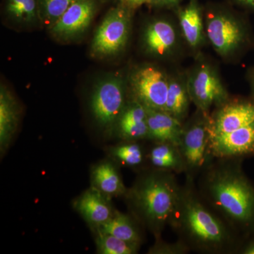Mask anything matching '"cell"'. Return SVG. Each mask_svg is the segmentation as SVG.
I'll use <instances>...</instances> for the list:
<instances>
[{
  "label": "cell",
  "instance_id": "6da1fadb",
  "mask_svg": "<svg viewBox=\"0 0 254 254\" xmlns=\"http://www.w3.org/2000/svg\"><path fill=\"white\" fill-rule=\"evenodd\" d=\"M169 225L190 250L198 253H237L242 245L240 235L205 202L191 179L186 178L181 186Z\"/></svg>",
  "mask_w": 254,
  "mask_h": 254
},
{
  "label": "cell",
  "instance_id": "7a4b0ae2",
  "mask_svg": "<svg viewBox=\"0 0 254 254\" xmlns=\"http://www.w3.org/2000/svg\"><path fill=\"white\" fill-rule=\"evenodd\" d=\"M203 172L199 192L203 199L239 235L254 233V186L241 158H217Z\"/></svg>",
  "mask_w": 254,
  "mask_h": 254
},
{
  "label": "cell",
  "instance_id": "3957f363",
  "mask_svg": "<svg viewBox=\"0 0 254 254\" xmlns=\"http://www.w3.org/2000/svg\"><path fill=\"white\" fill-rule=\"evenodd\" d=\"M181 186L176 174L153 169L137 179L125 197L133 215L155 239L162 237L176 208Z\"/></svg>",
  "mask_w": 254,
  "mask_h": 254
},
{
  "label": "cell",
  "instance_id": "277c9868",
  "mask_svg": "<svg viewBox=\"0 0 254 254\" xmlns=\"http://www.w3.org/2000/svg\"><path fill=\"white\" fill-rule=\"evenodd\" d=\"M210 116L198 110V115L183 124L179 148L181 152L186 178L194 180L213 163L210 147Z\"/></svg>",
  "mask_w": 254,
  "mask_h": 254
},
{
  "label": "cell",
  "instance_id": "5b68a950",
  "mask_svg": "<svg viewBox=\"0 0 254 254\" xmlns=\"http://www.w3.org/2000/svg\"><path fill=\"white\" fill-rule=\"evenodd\" d=\"M131 16L125 5L110 10L95 32L91 53L95 56H113L126 46L129 37Z\"/></svg>",
  "mask_w": 254,
  "mask_h": 254
},
{
  "label": "cell",
  "instance_id": "8992f818",
  "mask_svg": "<svg viewBox=\"0 0 254 254\" xmlns=\"http://www.w3.org/2000/svg\"><path fill=\"white\" fill-rule=\"evenodd\" d=\"M126 104L125 85L120 78L100 82L92 94V113L98 125L105 128L115 127Z\"/></svg>",
  "mask_w": 254,
  "mask_h": 254
},
{
  "label": "cell",
  "instance_id": "52a82bcc",
  "mask_svg": "<svg viewBox=\"0 0 254 254\" xmlns=\"http://www.w3.org/2000/svg\"><path fill=\"white\" fill-rule=\"evenodd\" d=\"M206 27L209 41L222 56L232 54L250 43L247 26L229 15H213L208 18Z\"/></svg>",
  "mask_w": 254,
  "mask_h": 254
},
{
  "label": "cell",
  "instance_id": "ba28073f",
  "mask_svg": "<svg viewBox=\"0 0 254 254\" xmlns=\"http://www.w3.org/2000/svg\"><path fill=\"white\" fill-rule=\"evenodd\" d=\"M190 100L197 109L208 114L213 106L228 101L225 87L211 66L203 64L197 68L187 82Z\"/></svg>",
  "mask_w": 254,
  "mask_h": 254
},
{
  "label": "cell",
  "instance_id": "9c48e42d",
  "mask_svg": "<svg viewBox=\"0 0 254 254\" xmlns=\"http://www.w3.org/2000/svg\"><path fill=\"white\" fill-rule=\"evenodd\" d=\"M133 99L145 108L165 111L169 79L163 71L154 66L139 68L132 75Z\"/></svg>",
  "mask_w": 254,
  "mask_h": 254
},
{
  "label": "cell",
  "instance_id": "30bf717a",
  "mask_svg": "<svg viewBox=\"0 0 254 254\" xmlns=\"http://www.w3.org/2000/svg\"><path fill=\"white\" fill-rule=\"evenodd\" d=\"M254 125V100L227 101L210 117V138Z\"/></svg>",
  "mask_w": 254,
  "mask_h": 254
},
{
  "label": "cell",
  "instance_id": "8fae6325",
  "mask_svg": "<svg viewBox=\"0 0 254 254\" xmlns=\"http://www.w3.org/2000/svg\"><path fill=\"white\" fill-rule=\"evenodd\" d=\"M95 10V0H75L59 21L49 30L59 39L76 38L89 27Z\"/></svg>",
  "mask_w": 254,
  "mask_h": 254
},
{
  "label": "cell",
  "instance_id": "7c38bea8",
  "mask_svg": "<svg viewBox=\"0 0 254 254\" xmlns=\"http://www.w3.org/2000/svg\"><path fill=\"white\" fill-rule=\"evenodd\" d=\"M215 158H242L254 155V125L210 138Z\"/></svg>",
  "mask_w": 254,
  "mask_h": 254
},
{
  "label": "cell",
  "instance_id": "4fadbf2b",
  "mask_svg": "<svg viewBox=\"0 0 254 254\" xmlns=\"http://www.w3.org/2000/svg\"><path fill=\"white\" fill-rule=\"evenodd\" d=\"M117 134L123 141L148 139L146 109L133 99L127 103L115 125Z\"/></svg>",
  "mask_w": 254,
  "mask_h": 254
},
{
  "label": "cell",
  "instance_id": "5bb4252c",
  "mask_svg": "<svg viewBox=\"0 0 254 254\" xmlns=\"http://www.w3.org/2000/svg\"><path fill=\"white\" fill-rule=\"evenodd\" d=\"M74 208L93 229L109 220L115 210L110 198L93 187L78 197Z\"/></svg>",
  "mask_w": 254,
  "mask_h": 254
},
{
  "label": "cell",
  "instance_id": "9a60e30c",
  "mask_svg": "<svg viewBox=\"0 0 254 254\" xmlns=\"http://www.w3.org/2000/svg\"><path fill=\"white\" fill-rule=\"evenodd\" d=\"M147 112L148 139L154 143H180L183 124L165 111L145 108Z\"/></svg>",
  "mask_w": 254,
  "mask_h": 254
},
{
  "label": "cell",
  "instance_id": "2e32d148",
  "mask_svg": "<svg viewBox=\"0 0 254 254\" xmlns=\"http://www.w3.org/2000/svg\"><path fill=\"white\" fill-rule=\"evenodd\" d=\"M143 43L145 49L151 54L164 56L173 51L176 46V31L169 21L156 20L147 26Z\"/></svg>",
  "mask_w": 254,
  "mask_h": 254
},
{
  "label": "cell",
  "instance_id": "e0dca14e",
  "mask_svg": "<svg viewBox=\"0 0 254 254\" xmlns=\"http://www.w3.org/2000/svg\"><path fill=\"white\" fill-rule=\"evenodd\" d=\"M91 187L108 198L125 196L127 190L115 164L103 161L93 167L91 175Z\"/></svg>",
  "mask_w": 254,
  "mask_h": 254
},
{
  "label": "cell",
  "instance_id": "ac0fdd59",
  "mask_svg": "<svg viewBox=\"0 0 254 254\" xmlns=\"http://www.w3.org/2000/svg\"><path fill=\"white\" fill-rule=\"evenodd\" d=\"M19 109L14 97L4 86L0 90V149H7L17 129Z\"/></svg>",
  "mask_w": 254,
  "mask_h": 254
},
{
  "label": "cell",
  "instance_id": "d6986e66",
  "mask_svg": "<svg viewBox=\"0 0 254 254\" xmlns=\"http://www.w3.org/2000/svg\"><path fill=\"white\" fill-rule=\"evenodd\" d=\"M136 218L115 210L112 218L105 223L95 227V232L109 234L130 243L141 246L142 236Z\"/></svg>",
  "mask_w": 254,
  "mask_h": 254
},
{
  "label": "cell",
  "instance_id": "ffe728a7",
  "mask_svg": "<svg viewBox=\"0 0 254 254\" xmlns=\"http://www.w3.org/2000/svg\"><path fill=\"white\" fill-rule=\"evenodd\" d=\"M147 158L155 170L185 174V163L178 145L169 142L154 143Z\"/></svg>",
  "mask_w": 254,
  "mask_h": 254
},
{
  "label": "cell",
  "instance_id": "44dd1931",
  "mask_svg": "<svg viewBox=\"0 0 254 254\" xmlns=\"http://www.w3.org/2000/svg\"><path fill=\"white\" fill-rule=\"evenodd\" d=\"M180 27L189 46L197 48L203 41V24L198 6L191 2L180 13Z\"/></svg>",
  "mask_w": 254,
  "mask_h": 254
},
{
  "label": "cell",
  "instance_id": "7402d4cb",
  "mask_svg": "<svg viewBox=\"0 0 254 254\" xmlns=\"http://www.w3.org/2000/svg\"><path fill=\"white\" fill-rule=\"evenodd\" d=\"M190 101L187 83L177 78L169 79L165 112L184 123L188 115Z\"/></svg>",
  "mask_w": 254,
  "mask_h": 254
},
{
  "label": "cell",
  "instance_id": "603a6c76",
  "mask_svg": "<svg viewBox=\"0 0 254 254\" xmlns=\"http://www.w3.org/2000/svg\"><path fill=\"white\" fill-rule=\"evenodd\" d=\"M138 141H124L110 148V155L123 167L136 168L145 161V154Z\"/></svg>",
  "mask_w": 254,
  "mask_h": 254
},
{
  "label": "cell",
  "instance_id": "cb8c5ba5",
  "mask_svg": "<svg viewBox=\"0 0 254 254\" xmlns=\"http://www.w3.org/2000/svg\"><path fill=\"white\" fill-rule=\"evenodd\" d=\"M95 245L97 252L100 254H136L139 251L141 246L130 243L117 238V237L95 232Z\"/></svg>",
  "mask_w": 254,
  "mask_h": 254
},
{
  "label": "cell",
  "instance_id": "d4e9b609",
  "mask_svg": "<svg viewBox=\"0 0 254 254\" xmlns=\"http://www.w3.org/2000/svg\"><path fill=\"white\" fill-rule=\"evenodd\" d=\"M6 11L10 17L19 23H33L39 15L36 0H8Z\"/></svg>",
  "mask_w": 254,
  "mask_h": 254
},
{
  "label": "cell",
  "instance_id": "484cf974",
  "mask_svg": "<svg viewBox=\"0 0 254 254\" xmlns=\"http://www.w3.org/2000/svg\"><path fill=\"white\" fill-rule=\"evenodd\" d=\"M75 0H39V16L49 29L59 21Z\"/></svg>",
  "mask_w": 254,
  "mask_h": 254
},
{
  "label": "cell",
  "instance_id": "4316f807",
  "mask_svg": "<svg viewBox=\"0 0 254 254\" xmlns=\"http://www.w3.org/2000/svg\"><path fill=\"white\" fill-rule=\"evenodd\" d=\"M188 245L180 239L175 242H166L160 238L155 239L154 245L148 250L150 254H187L190 252Z\"/></svg>",
  "mask_w": 254,
  "mask_h": 254
},
{
  "label": "cell",
  "instance_id": "83f0119b",
  "mask_svg": "<svg viewBox=\"0 0 254 254\" xmlns=\"http://www.w3.org/2000/svg\"><path fill=\"white\" fill-rule=\"evenodd\" d=\"M238 254H254V236L247 241L245 244H242L239 250Z\"/></svg>",
  "mask_w": 254,
  "mask_h": 254
},
{
  "label": "cell",
  "instance_id": "f1b7e54d",
  "mask_svg": "<svg viewBox=\"0 0 254 254\" xmlns=\"http://www.w3.org/2000/svg\"><path fill=\"white\" fill-rule=\"evenodd\" d=\"M180 0H147L146 4L155 6H170L180 1Z\"/></svg>",
  "mask_w": 254,
  "mask_h": 254
},
{
  "label": "cell",
  "instance_id": "f546056e",
  "mask_svg": "<svg viewBox=\"0 0 254 254\" xmlns=\"http://www.w3.org/2000/svg\"><path fill=\"white\" fill-rule=\"evenodd\" d=\"M123 3V4L127 6H138L139 5L143 4H146L147 0H120Z\"/></svg>",
  "mask_w": 254,
  "mask_h": 254
},
{
  "label": "cell",
  "instance_id": "4dcf8cb0",
  "mask_svg": "<svg viewBox=\"0 0 254 254\" xmlns=\"http://www.w3.org/2000/svg\"><path fill=\"white\" fill-rule=\"evenodd\" d=\"M249 81H250L252 96H253V99L254 100V67L250 70V72L249 73Z\"/></svg>",
  "mask_w": 254,
  "mask_h": 254
},
{
  "label": "cell",
  "instance_id": "1f68e13d",
  "mask_svg": "<svg viewBox=\"0 0 254 254\" xmlns=\"http://www.w3.org/2000/svg\"><path fill=\"white\" fill-rule=\"evenodd\" d=\"M240 4L245 5L247 7L254 9V0H237Z\"/></svg>",
  "mask_w": 254,
  "mask_h": 254
}]
</instances>
